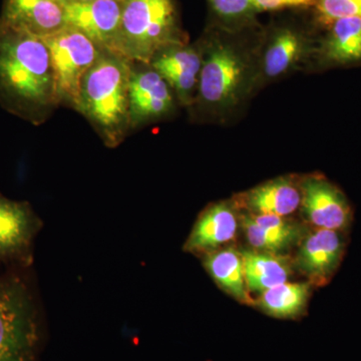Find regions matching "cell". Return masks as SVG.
Here are the masks:
<instances>
[{
    "label": "cell",
    "mask_w": 361,
    "mask_h": 361,
    "mask_svg": "<svg viewBox=\"0 0 361 361\" xmlns=\"http://www.w3.org/2000/svg\"><path fill=\"white\" fill-rule=\"evenodd\" d=\"M0 87L21 103L56 99L49 51L44 39L0 20Z\"/></svg>",
    "instance_id": "6da1fadb"
},
{
    "label": "cell",
    "mask_w": 361,
    "mask_h": 361,
    "mask_svg": "<svg viewBox=\"0 0 361 361\" xmlns=\"http://www.w3.org/2000/svg\"><path fill=\"white\" fill-rule=\"evenodd\" d=\"M185 44L175 0H125L118 56L151 63L161 51Z\"/></svg>",
    "instance_id": "7a4b0ae2"
},
{
    "label": "cell",
    "mask_w": 361,
    "mask_h": 361,
    "mask_svg": "<svg viewBox=\"0 0 361 361\" xmlns=\"http://www.w3.org/2000/svg\"><path fill=\"white\" fill-rule=\"evenodd\" d=\"M224 37L210 40L203 52L199 78V99L216 113L233 110L240 104L254 80L253 68L247 52L224 30Z\"/></svg>",
    "instance_id": "3957f363"
},
{
    "label": "cell",
    "mask_w": 361,
    "mask_h": 361,
    "mask_svg": "<svg viewBox=\"0 0 361 361\" xmlns=\"http://www.w3.org/2000/svg\"><path fill=\"white\" fill-rule=\"evenodd\" d=\"M39 341L37 307L25 278L0 275V361H37Z\"/></svg>",
    "instance_id": "277c9868"
},
{
    "label": "cell",
    "mask_w": 361,
    "mask_h": 361,
    "mask_svg": "<svg viewBox=\"0 0 361 361\" xmlns=\"http://www.w3.org/2000/svg\"><path fill=\"white\" fill-rule=\"evenodd\" d=\"M127 59L110 54L85 75L80 109L106 129L118 127L129 111L130 71Z\"/></svg>",
    "instance_id": "5b68a950"
},
{
    "label": "cell",
    "mask_w": 361,
    "mask_h": 361,
    "mask_svg": "<svg viewBox=\"0 0 361 361\" xmlns=\"http://www.w3.org/2000/svg\"><path fill=\"white\" fill-rule=\"evenodd\" d=\"M42 39L49 51L56 97L80 108L82 80L101 58V47L70 26Z\"/></svg>",
    "instance_id": "8992f818"
},
{
    "label": "cell",
    "mask_w": 361,
    "mask_h": 361,
    "mask_svg": "<svg viewBox=\"0 0 361 361\" xmlns=\"http://www.w3.org/2000/svg\"><path fill=\"white\" fill-rule=\"evenodd\" d=\"M301 212L308 224L320 229L346 233L353 219L345 194L324 176L311 175L301 180Z\"/></svg>",
    "instance_id": "52a82bcc"
},
{
    "label": "cell",
    "mask_w": 361,
    "mask_h": 361,
    "mask_svg": "<svg viewBox=\"0 0 361 361\" xmlns=\"http://www.w3.org/2000/svg\"><path fill=\"white\" fill-rule=\"evenodd\" d=\"M66 26L75 28L97 47L118 56V39L125 0L63 1Z\"/></svg>",
    "instance_id": "ba28073f"
},
{
    "label": "cell",
    "mask_w": 361,
    "mask_h": 361,
    "mask_svg": "<svg viewBox=\"0 0 361 361\" xmlns=\"http://www.w3.org/2000/svg\"><path fill=\"white\" fill-rule=\"evenodd\" d=\"M297 246L292 264L311 284L323 286L341 264L346 248L345 233L313 227Z\"/></svg>",
    "instance_id": "9c48e42d"
},
{
    "label": "cell",
    "mask_w": 361,
    "mask_h": 361,
    "mask_svg": "<svg viewBox=\"0 0 361 361\" xmlns=\"http://www.w3.org/2000/svg\"><path fill=\"white\" fill-rule=\"evenodd\" d=\"M40 226L27 203L0 195V264H30L33 239Z\"/></svg>",
    "instance_id": "30bf717a"
},
{
    "label": "cell",
    "mask_w": 361,
    "mask_h": 361,
    "mask_svg": "<svg viewBox=\"0 0 361 361\" xmlns=\"http://www.w3.org/2000/svg\"><path fill=\"white\" fill-rule=\"evenodd\" d=\"M239 224V214L235 204L229 202L214 204L199 216L188 237L184 250L204 255L217 250L235 238Z\"/></svg>",
    "instance_id": "8fae6325"
},
{
    "label": "cell",
    "mask_w": 361,
    "mask_h": 361,
    "mask_svg": "<svg viewBox=\"0 0 361 361\" xmlns=\"http://www.w3.org/2000/svg\"><path fill=\"white\" fill-rule=\"evenodd\" d=\"M1 20L40 39L66 26L61 0H6Z\"/></svg>",
    "instance_id": "7c38bea8"
},
{
    "label": "cell",
    "mask_w": 361,
    "mask_h": 361,
    "mask_svg": "<svg viewBox=\"0 0 361 361\" xmlns=\"http://www.w3.org/2000/svg\"><path fill=\"white\" fill-rule=\"evenodd\" d=\"M152 68L165 78L183 103H191L198 90L203 52L185 44L170 47L152 61Z\"/></svg>",
    "instance_id": "4fadbf2b"
},
{
    "label": "cell",
    "mask_w": 361,
    "mask_h": 361,
    "mask_svg": "<svg viewBox=\"0 0 361 361\" xmlns=\"http://www.w3.org/2000/svg\"><path fill=\"white\" fill-rule=\"evenodd\" d=\"M325 32L315 49L320 66H361V18H341L332 23Z\"/></svg>",
    "instance_id": "5bb4252c"
},
{
    "label": "cell",
    "mask_w": 361,
    "mask_h": 361,
    "mask_svg": "<svg viewBox=\"0 0 361 361\" xmlns=\"http://www.w3.org/2000/svg\"><path fill=\"white\" fill-rule=\"evenodd\" d=\"M310 39L293 25H281L270 32L261 58L260 71L266 80L288 73L310 52Z\"/></svg>",
    "instance_id": "9a60e30c"
},
{
    "label": "cell",
    "mask_w": 361,
    "mask_h": 361,
    "mask_svg": "<svg viewBox=\"0 0 361 361\" xmlns=\"http://www.w3.org/2000/svg\"><path fill=\"white\" fill-rule=\"evenodd\" d=\"M234 204L246 213L287 217L300 208V184L291 178H277L240 194Z\"/></svg>",
    "instance_id": "2e32d148"
},
{
    "label": "cell",
    "mask_w": 361,
    "mask_h": 361,
    "mask_svg": "<svg viewBox=\"0 0 361 361\" xmlns=\"http://www.w3.org/2000/svg\"><path fill=\"white\" fill-rule=\"evenodd\" d=\"M172 106L171 87L158 71L152 68L130 73L129 114L134 122L161 118Z\"/></svg>",
    "instance_id": "e0dca14e"
},
{
    "label": "cell",
    "mask_w": 361,
    "mask_h": 361,
    "mask_svg": "<svg viewBox=\"0 0 361 361\" xmlns=\"http://www.w3.org/2000/svg\"><path fill=\"white\" fill-rule=\"evenodd\" d=\"M243 259L247 289L262 293L287 282L292 273V262L283 255L267 253L253 248L240 249Z\"/></svg>",
    "instance_id": "ac0fdd59"
},
{
    "label": "cell",
    "mask_w": 361,
    "mask_h": 361,
    "mask_svg": "<svg viewBox=\"0 0 361 361\" xmlns=\"http://www.w3.org/2000/svg\"><path fill=\"white\" fill-rule=\"evenodd\" d=\"M204 266L222 290L240 302L252 304L240 249L230 246L205 254Z\"/></svg>",
    "instance_id": "d6986e66"
},
{
    "label": "cell",
    "mask_w": 361,
    "mask_h": 361,
    "mask_svg": "<svg viewBox=\"0 0 361 361\" xmlns=\"http://www.w3.org/2000/svg\"><path fill=\"white\" fill-rule=\"evenodd\" d=\"M310 282L277 285L262 292L256 305L268 315L276 318H296L302 314L310 299Z\"/></svg>",
    "instance_id": "ffe728a7"
},
{
    "label": "cell",
    "mask_w": 361,
    "mask_h": 361,
    "mask_svg": "<svg viewBox=\"0 0 361 361\" xmlns=\"http://www.w3.org/2000/svg\"><path fill=\"white\" fill-rule=\"evenodd\" d=\"M240 225H242L250 248L267 253L283 255L285 251L297 246L303 237L297 235L264 229L251 219L248 214H239Z\"/></svg>",
    "instance_id": "44dd1931"
},
{
    "label": "cell",
    "mask_w": 361,
    "mask_h": 361,
    "mask_svg": "<svg viewBox=\"0 0 361 361\" xmlns=\"http://www.w3.org/2000/svg\"><path fill=\"white\" fill-rule=\"evenodd\" d=\"M221 28L242 30L253 25L258 9L252 0H208Z\"/></svg>",
    "instance_id": "7402d4cb"
},
{
    "label": "cell",
    "mask_w": 361,
    "mask_h": 361,
    "mask_svg": "<svg viewBox=\"0 0 361 361\" xmlns=\"http://www.w3.org/2000/svg\"><path fill=\"white\" fill-rule=\"evenodd\" d=\"M312 9L316 25L324 30L341 18H361V0H317Z\"/></svg>",
    "instance_id": "603a6c76"
},
{
    "label": "cell",
    "mask_w": 361,
    "mask_h": 361,
    "mask_svg": "<svg viewBox=\"0 0 361 361\" xmlns=\"http://www.w3.org/2000/svg\"><path fill=\"white\" fill-rule=\"evenodd\" d=\"M261 11H276L288 8H313L317 0H252Z\"/></svg>",
    "instance_id": "cb8c5ba5"
},
{
    "label": "cell",
    "mask_w": 361,
    "mask_h": 361,
    "mask_svg": "<svg viewBox=\"0 0 361 361\" xmlns=\"http://www.w3.org/2000/svg\"><path fill=\"white\" fill-rule=\"evenodd\" d=\"M63 1H90V0H63Z\"/></svg>",
    "instance_id": "d4e9b609"
}]
</instances>
